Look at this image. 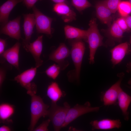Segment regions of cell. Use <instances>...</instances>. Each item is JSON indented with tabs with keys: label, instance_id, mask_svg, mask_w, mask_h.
I'll list each match as a JSON object with an SVG mask.
<instances>
[{
	"label": "cell",
	"instance_id": "6da1fadb",
	"mask_svg": "<svg viewBox=\"0 0 131 131\" xmlns=\"http://www.w3.org/2000/svg\"><path fill=\"white\" fill-rule=\"evenodd\" d=\"M70 51L75 69L73 73L68 76L70 81H75L78 82L82 63L85 49V45L82 40H74L71 42Z\"/></svg>",
	"mask_w": 131,
	"mask_h": 131
},
{
	"label": "cell",
	"instance_id": "7a4b0ae2",
	"mask_svg": "<svg viewBox=\"0 0 131 131\" xmlns=\"http://www.w3.org/2000/svg\"><path fill=\"white\" fill-rule=\"evenodd\" d=\"M89 27L87 30V41L89 49V62L90 64L94 63V58L98 48L102 46H105L103 42V37L100 34L98 29L96 20L93 18L89 24Z\"/></svg>",
	"mask_w": 131,
	"mask_h": 131
},
{
	"label": "cell",
	"instance_id": "3957f363",
	"mask_svg": "<svg viewBox=\"0 0 131 131\" xmlns=\"http://www.w3.org/2000/svg\"><path fill=\"white\" fill-rule=\"evenodd\" d=\"M30 96L31 119L28 129L30 131H33L39 119L42 117L47 116L49 106L44 103L39 96L33 94Z\"/></svg>",
	"mask_w": 131,
	"mask_h": 131
},
{
	"label": "cell",
	"instance_id": "277c9868",
	"mask_svg": "<svg viewBox=\"0 0 131 131\" xmlns=\"http://www.w3.org/2000/svg\"><path fill=\"white\" fill-rule=\"evenodd\" d=\"M70 107L66 102L62 106L57 105V103H51L47 116L49 117L52 122L54 131H59L63 128L68 111Z\"/></svg>",
	"mask_w": 131,
	"mask_h": 131
},
{
	"label": "cell",
	"instance_id": "5b68a950",
	"mask_svg": "<svg viewBox=\"0 0 131 131\" xmlns=\"http://www.w3.org/2000/svg\"><path fill=\"white\" fill-rule=\"evenodd\" d=\"M100 107H92L90 103L87 101L83 105L77 104L68 110L63 128L66 126L69 123L79 117L92 112H97L100 109Z\"/></svg>",
	"mask_w": 131,
	"mask_h": 131
},
{
	"label": "cell",
	"instance_id": "8992f818",
	"mask_svg": "<svg viewBox=\"0 0 131 131\" xmlns=\"http://www.w3.org/2000/svg\"><path fill=\"white\" fill-rule=\"evenodd\" d=\"M37 68L36 67H32L17 75L14 79L15 81L27 90V93L30 95L36 93V85L31 82L36 75Z\"/></svg>",
	"mask_w": 131,
	"mask_h": 131
},
{
	"label": "cell",
	"instance_id": "52a82bcc",
	"mask_svg": "<svg viewBox=\"0 0 131 131\" xmlns=\"http://www.w3.org/2000/svg\"><path fill=\"white\" fill-rule=\"evenodd\" d=\"M124 75L122 73L118 75L119 80L105 92L101 93L100 100L105 106L116 105L117 104L118 95L121 88V84Z\"/></svg>",
	"mask_w": 131,
	"mask_h": 131
},
{
	"label": "cell",
	"instance_id": "ba28073f",
	"mask_svg": "<svg viewBox=\"0 0 131 131\" xmlns=\"http://www.w3.org/2000/svg\"><path fill=\"white\" fill-rule=\"evenodd\" d=\"M38 33L51 35V25L53 19L44 15L34 6L32 8Z\"/></svg>",
	"mask_w": 131,
	"mask_h": 131
},
{
	"label": "cell",
	"instance_id": "9c48e42d",
	"mask_svg": "<svg viewBox=\"0 0 131 131\" xmlns=\"http://www.w3.org/2000/svg\"><path fill=\"white\" fill-rule=\"evenodd\" d=\"M70 54V51L64 43L60 44L58 47L50 54L49 60L57 63L60 67L61 70L65 69L69 65L65 59Z\"/></svg>",
	"mask_w": 131,
	"mask_h": 131
},
{
	"label": "cell",
	"instance_id": "30bf717a",
	"mask_svg": "<svg viewBox=\"0 0 131 131\" xmlns=\"http://www.w3.org/2000/svg\"><path fill=\"white\" fill-rule=\"evenodd\" d=\"M111 54V61L113 67L120 63L125 56L130 54L131 48L127 42L121 43L110 50Z\"/></svg>",
	"mask_w": 131,
	"mask_h": 131
},
{
	"label": "cell",
	"instance_id": "8fae6325",
	"mask_svg": "<svg viewBox=\"0 0 131 131\" xmlns=\"http://www.w3.org/2000/svg\"><path fill=\"white\" fill-rule=\"evenodd\" d=\"M43 35L39 36L35 41L30 43L24 48L32 55L35 62V67L37 68L42 65L43 62L40 57L43 48Z\"/></svg>",
	"mask_w": 131,
	"mask_h": 131
},
{
	"label": "cell",
	"instance_id": "7c38bea8",
	"mask_svg": "<svg viewBox=\"0 0 131 131\" xmlns=\"http://www.w3.org/2000/svg\"><path fill=\"white\" fill-rule=\"evenodd\" d=\"M20 19L21 16H19L12 20L8 21L1 28L0 33L19 40L21 38Z\"/></svg>",
	"mask_w": 131,
	"mask_h": 131
},
{
	"label": "cell",
	"instance_id": "4fadbf2b",
	"mask_svg": "<svg viewBox=\"0 0 131 131\" xmlns=\"http://www.w3.org/2000/svg\"><path fill=\"white\" fill-rule=\"evenodd\" d=\"M53 11L61 16L65 23L70 22L76 19L75 13L65 3H56L53 7Z\"/></svg>",
	"mask_w": 131,
	"mask_h": 131
},
{
	"label": "cell",
	"instance_id": "5bb4252c",
	"mask_svg": "<svg viewBox=\"0 0 131 131\" xmlns=\"http://www.w3.org/2000/svg\"><path fill=\"white\" fill-rule=\"evenodd\" d=\"M95 7L97 17L101 22L109 27L111 24L113 19L111 11L103 0L96 2Z\"/></svg>",
	"mask_w": 131,
	"mask_h": 131
},
{
	"label": "cell",
	"instance_id": "9a60e30c",
	"mask_svg": "<svg viewBox=\"0 0 131 131\" xmlns=\"http://www.w3.org/2000/svg\"><path fill=\"white\" fill-rule=\"evenodd\" d=\"M90 124L92 126V130H110L114 129H118L122 126V123L119 119H103L99 120L91 121Z\"/></svg>",
	"mask_w": 131,
	"mask_h": 131
},
{
	"label": "cell",
	"instance_id": "2e32d148",
	"mask_svg": "<svg viewBox=\"0 0 131 131\" xmlns=\"http://www.w3.org/2000/svg\"><path fill=\"white\" fill-rule=\"evenodd\" d=\"M23 16V27L25 38L23 40V45L24 49L30 43V41L35 22L33 14H24Z\"/></svg>",
	"mask_w": 131,
	"mask_h": 131
},
{
	"label": "cell",
	"instance_id": "e0dca14e",
	"mask_svg": "<svg viewBox=\"0 0 131 131\" xmlns=\"http://www.w3.org/2000/svg\"><path fill=\"white\" fill-rule=\"evenodd\" d=\"M20 45L19 42H16L1 55L9 63L18 70H19V53Z\"/></svg>",
	"mask_w": 131,
	"mask_h": 131
},
{
	"label": "cell",
	"instance_id": "ac0fdd59",
	"mask_svg": "<svg viewBox=\"0 0 131 131\" xmlns=\"http://www.w3.org/2000/svg\"><path fill=\"white\" fill-rule=\"evenodd\" d=\"M131 102V96L121 88L118 97L117 104L120 109L124 120L128 121L129 119V113L128 111Z\"/></svg>",
	"mask_w": 131,
	"mask_h": 131
},
{
	"label": "cell",
	"instance_id": "d6986e66",
	"mask_svg": "<svg viewBox=\"0 0 131 131\" xmlns=\"http://www.w3.org/2000/svg\"><path fill=\"white\" fill-rule=\"evenodd\" d=\"M23 0H8L0 7V22L4 25L8 21L9 15L11 11L18 3Z\"/></svg>",
	"mask_w": 131,
	"mask_h": 131
},
{
	"label": "cell",
	"instance_id": "ffe728a7",
	"mask_svg": "<svg viewBox=\"0 0 131 131\" xmlns=\"http://www.w3.org/2000/svg\"><path fill=\"white\" fill-rule=\"evenodd\" d=\"M107 35L110 46L113 45L115 42H120L123 37L124 32L120 28L115 21L109 27Z\"/></svg>",
	"mask_w": 131,
	"mask_h": 131
},
{
	"label": "cell",
	"instance_id": "44dd1931",
	"mask_svg": "<svg viewBox=\"0 0 131 131\" xmlns=\"http://www.w3.org/2000/svg\"><path fill=\"white\" fill-rule=\"evenodd\" d=\"M66 38L69 39L87 40V31L69 25L64 28Z\"/></svg>",
	"mask_w": 131,
	"mask_h": 131
},
{
	"label": "cell",
	"instance_id": "7402d4cb",
	"mask_svg": "<svg viewBox=\"0 0 131 131\" xmlns=\"http://www.w3.org/2000/svg\"><path fill=\"white\" fill-rule=\"evenodd\" d=\"M47 94L51 100L52 103H56L65 95L58 84L56 82H52L48 86Z\"/></svg>",
	"mask_w": 131,
	"mask_h": 131
},
{
	"label": "cell",
	"instance_id": "603a6c76",
	"mask_svg": "<svg viewBox=\"0 0 131 131\" xmlns=\"http://www.w3.org/2000/svg\"><path fill=\"white\" fill-rule=\"evenodd\" d=\"M14 106L6 103L1 104L0 105V122L3 123L9 122L10 118L14 113Z\"/></svg>",
	"mask_w": 131,
	"mask_h": 131
},
{
	"label": "cell",
	"instance_id": "cb8c5ba5",
	"mask_svg": "<svg viewBox=\"0 0 131 131\" xmlns=\"http://www.w3.org/2000/svg\"><path fill=\"white\" fill-rule=\"evenodd\" d=\"M117 11L121 17H125L131 13V4L129 1H121Z\"/></svg>",
	"mask_w": 131,
	"mask_h": 131
},
{
	"label": "cell",
	"instance_id": "d4e9b609",
	"mask_svg": "<svg viewBox=\"0 0 131 131\" xmlns=\"http://www.w3.org/2000/svg\"><path fill=\"white\" fill-rule=\"evenodd\" d=\"M71 1L72 5L80 12L92 6L88 0H71Z\"/></svg>",
	"mask_w": 131,
	"mask_h": 131
},
{
	"label": "cell",
	"instance_id": "484cf974",
	"mask_svg": "<svg viewBox=\"0 0 131 131\" xmlns=\"http://www.w3.org/2000/svg\"><path fill=\"white\" fill-rule=\"evenodd\" d=\"M61 70V68L58 65L54 64L48 67L45 72L49 77L55 80Z\"/></svg>",
	"mask_w": 131,
	"mask_h": 131
},
{
	"label": "cell",
	"instance_id": "4316f807",
	"mask_svg": "<svg viewBox=\"0 0 131 131\" xmlns=\"http://www.w3.org/2000/svg\"><path fill=\"white\" fill-rule=\"evenodd\" d=\"M103 1L112 13H114L117 11L118 6L121 0H103Z\"/></svg>",
	"mask_w": 131,
	"mask_h": 131
},
{
	"label": "cell",
	"instance_id": "83f0119b",
	"mask_svg": "<svg viewBox=\"0 0 131 131\" xmlns=\"http://www.w3.org/2000/svg\"><path fill=\"white\" fill-rule=\"evenodd\" d=\"M115 21L119 27L124 32H128L131 30L128 26L124 17H121L118 18Z\"/></svg>",
	"mask_w": 131,
	"mask_h": 131
},
{
	"label": "cell",
	"instance_id": "f1b7e54d",
	"mask_svg": "<svg viewBox=\"0 0 131 131\" xmlns=\"http://www.w3.org/2000/svg\"><path fill=\"white\" fill-rule=\"evenodd\" d=\"M51 121L49 119L43 121L42 123L36 128H34V131H47L49 130L48 126Z\"/></svg>",
	"mask_w": 131,
	"mask_h": 131
},
{
	"label": "cell",
	"instance_id": "f546056e",
	"mask_svg": "<svg viewBox=\"0 0 131 131\" xmlns=\"http://www.w3.org/2000/svg\"><path fill=\"white\" fill-rule=\"evenodd\" d=\"M39 0H23V3L28 9L32 8Z\"/></svg>",
	"mask_w": 131,
	"mask_h": 131
},
{
	"label": "cell",
	"instance_id": "4dcf8cb0",
	"mask_svg": "<svg viewBox=\"0 0 131 131\" xmlns=\"http://www.w3.org/2000/svg\"><path fill=\"white\" fill-rule=\"evenodd\" d=\"M6 76V71L2 67L0 69V88L1 89L3 83L5 79Z\"/></svg>",
	"mask_w": 131,
	"mask_h": 131
},
{
	"label": "cell",
	"instance_id": "1f68e13d",
	"mask_svg": "<svg viewBox=\"0 0 131 131\" xmlns=\"http://www.w3.org/2000/svg\"><path fill=\"white\" fill-rule=\"evenodd\" d=\"M6 45V41L1 38L0 39V55H1L5 51Z\"/></svg>",
	"mask_w": 131,
	"mask_h": 131
},
{
	"label": "cell",
	"instance_id": "d6a6232c",
	"mask_svg": "<svg viewBox=\"0 0 131 131\" xmlns=\"http://www.w3.org/2000/svg\"><path fill=\"white\" fill-rule=\"evenodd\" d=\"M124 18L128 27L131 30V16L129 15Z\"/></svg>",
	"mask_w": 131,
	"mask_h": 131
},
{
	"label": "cell",
	"instance_id": "836d02e7",
	"mask_svg": "<svg viewBox=\"0 0 131 131\" xmlns=\"http://www.w3.org/2000/svg\"><path fill=\"white\" fill-rule=\"evenodd\" d=\"M11 131V128L7 126L3 125L0 127V131Z\"/></svg>",
	"mask_w": 131,
	"mask_h": 131
},
{
	"label": "cell",
	"instance_id": "e575fe53",
	"mask_svg": "<svg viewBox=\"0 0 131 131\" xmlns=\"http://www.w3.org/2000/svg\"><path fill=\"white\" fill-rule=\"evenodd\" d=\"M126 72L128 73L131 72V62H128L126 65Z\"/></svg>",
	"mask_w": 131,
	"mask_h": 131
},
{
	"label": "cell",
	"instance_id": "d590c367",
	"mask_svg": "<svg viewBox=\"0 0 131 131\" xmlns=\"http://www.w3.org/2000/svg\"><path fill=\"white\" fill-rule=\"evenodd\" d=\"M56 3H67V0H51Z\"/></svg>",
	"mask_w": 131,
	"mask_h": 131
},
{
	"label": "cell",
	"instance_id": "8d00e7d4",
	"mask_svg": "<svg viewBox=\"0 0 131 131\" xmlns=\"http://www.w3.org/2000/svg\"><path fill=\"white\" fill-rule=\"evenodd\" d=\"M128 84L129 85H126V86L131 90V78L129 80Z\"/></svg>",
	"mask_w": 131,
	"mask_h": 131
},
{
	"label": "cell",
	"instance_id": "74e56055",
	"mask_svg": "<svg viewBox=\"0 0 131 131\" xmlns=\"http://www.w3.org/2000/svg\"><path fill=\"white\" fill-rule=\"evenodd\" d=\"M130 43L131 44V36L130 37Z\"/></svg>",
	"mask_w": 131,
	"mask_h": 131
},
{
	"label": "cell",
	"instance_id": "f35d334b",
	"mask_svg": "<svg viewBox=\"0 0 131 131\" xmlns=\"http://www.w3.org/2000/svg\"><path fill=\"white\" fill-rule=\"evenodd\" d=\"M129 1L130 2L131 4V0H129Z\"/></svg>",
	"mask_w": 131,
	"mask_h": 131
}]
</instances>
